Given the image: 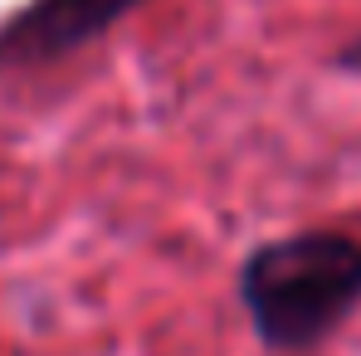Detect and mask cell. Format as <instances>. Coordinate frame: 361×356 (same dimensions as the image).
I'll return each mask as SVG.
<instances>
[{
    "label": "cell",
    "instance_id": "7a4b0ae2",
    "mask_svg": "<svg viewBox=\"0 0 361 356\" xmlns=\"http://www.w3.org/2000/svg\"><path fill=\"white\" fill-rule=\"evenodd\" d=\"M147 0H30L10 25H0V63H49L103 39Z\"/></svg>",
    "mask_w": 361,
    "mask_h": 356
},
{
    "label": "cell",
    "instance_id": "6da1fadb",
    "mask_svg": "<svg viewBox=\"0 0 361 356\" xmlns=\"http://www.w3.org/2000/svg\"><path fill=\"white\" fill-rule=\"evenodd\" d=\"M235 293L259 347L307 356L361 307V239L347 230H293L244 254Z\"/></svg>",
    "mask_w": 361,
    "mask_h": 356
},
{
    "label": "cell",
    "instance_id": "3957f363",
    "mask_svg": "<svg viewBox=\"0 0 361 356\" xmlns=\"http://www.w3.org/2000/svg\"><path fill=\"white\" fill-rule=\"evenodd\" d=\"M337 68H361V39L342 44V54H337Z\"/></svg>",
    "mask_w": 361,
    "mask_h": 356
}]
</instances>
